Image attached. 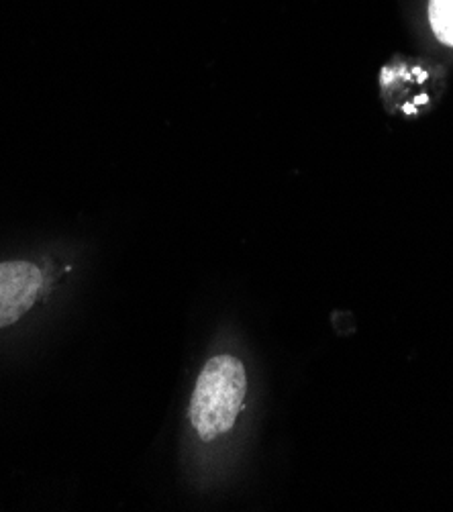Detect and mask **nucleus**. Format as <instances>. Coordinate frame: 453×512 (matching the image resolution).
I'll use <instances>...</instances> for the list:
<instances>
[{
	"label": "nucleus",
	"mask_w": 453,
	"mask_h": 512,
	"mask_svg": "<svg viewBox=\"0 0 453 512\" xmlns=\"http://www.w3.org/2000/svg\"><path fill=\"white\" fill-rule=\"evenodd\" d=\"M43 274L31 262L0 264V329L15 325L37 302Z\"/></svg>",
	"instance_id": "2"
},
{
	"label": "nucleus",
	"mask_w": 453,
	"mask_h": 512,
	"mask_svg": "<svg viewBox=\"0 0 453 512\" xmlns=\"http://www.w3.org/2000/svg\"><path fill=\"white\" fill-rule=\"evenodd\" d=\"M247 390L243 364L233 355H217L200 372L192 400L190 423L203 441L229 433L241 413Z\"/></svg>",
	"instance_id": "1"
},
{
	"label": "nucleus",
	"mask_w": 453,
	"mask_h": 512,
	"mask_svg": "<svg viewBox=\"0 0 453 512\" xmlns=\"http://www.w3.org/2000/svg\"><path fill=\"white\" fill-rule=\"evenodd\" d=\"M429 23L435 37L453 47V0H429Z\"/></svg>",
	"instance_id": "3"
}]
</instances>
